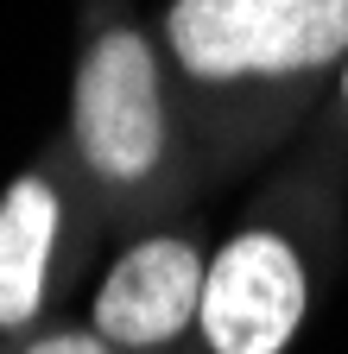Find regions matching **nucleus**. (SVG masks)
Masks as SVG:
<instances>
[{"mask_svg":"<svg viewBox=\"0 0 348 354\" xmlns=\"http://www.w3.org/2000/svg\"><path fill=\"white\" fill-rule=\"evenodd\" d=\"M158 51L203 184H228L323 114L348 57V0H165Z\"/></svg>","mask_w":348,"mask_h":354,"instance_id":"nucleus-1","label":"nucleus"},{"mask_svg":"<svg viewBox=\"0 0 348 354\" xmlns=\"http://www.w3.org/2000/svg\"><path fill=\"white\" fill-rule=\"evenodd\" d=\"M57 140L114 234L171 221L196 203V190H209L158 26L140 19L134 0H76V64Z\"/></svg>","mask_w":348,"mask_h":354,"instance_id":"nucleus-2","label":"nucleus"},{"mask_svg":"<svg viewBox=\"0 0 348 354\" xmlns=\"http://www.w3.org/2000/svg\"><path fill=\"white\" fill-rule=\"evenodd\" d=\"M342 171L297 158L241 209L209 247L203 310L184 354H291L342 266Z\"/></svg>","mask_w":348,"mask_h":354,"instance_id":"nucleus-3","label":"nucleus"},{"mask_svg":"<svg viewBox=\"0 0 348 354\" xmlns=\"http://www.w3.org/2000/svg\"><path fill=\"white\" fill-rule=\"evenodd\" d=\"M108 241L114 228L76 158L45 140L0 190V348L57 323Z\"/></svg>","mask_w":348,"mask_h":354,"instance_id":"nucleus-4","label":"nucleus"},{"mask_svg":"<svg viewBox=\"0 0 348 354\" xmlns=\"http://www.w3.org/2000/svg\"><path fill=\"white\" fill-rule=\"evenodd\" d=\"M209 228L190 215L120 234L114 259L95 272L89 329L120 354H184L196 335L203 279H209Z\"/></svg>","mask_w":348,"mask_h":354,"instance_id":"nucleus-5","label":"nucleus"},{"mask_svg":"<svg viewBox=\"0 0 348 354\" xmlns=\"http://www.w3.org/2000/svg\"><path fill=\"white\" fill-rule=\"evenodd\" d=\"M297 158L329 165V171H342V177H348V57H342V70H336V88H329L323 114H317V120H311V133L297 140Z\"/></svg>","mask_w":348,"mask_h":354,"instance_id":"nucleus-6","label":"nucleus"},{"mask_svg":"<svg viewBox=\"0 0 348 354\" xmlns=\"http://www.w3.org/2000/svg\"><path fill=\"white\" fill-rule=\"evenodd\" d=\"M7 354H120L114 342H102L95 329H89V317H57V323H45V329H32V335H19V342H7Z\"/></svg>","mask_w":348,"mask_h":354,"instance_id":"nucleus-7","label":"nucleus"},{"mask_svg":"<svg viewBox=\"0 0 348 354\" xmlns=\"http://www.w3.org/2000/svg\"><path fill=\"white\" fill-rule=\"evenodd\" d=\"M0 354H7V348H0Z\"/></svg>","mask_w":348,"mask_h":354,"instance_id":"nucleus-8","label":"nucleus"}]
</instances>
